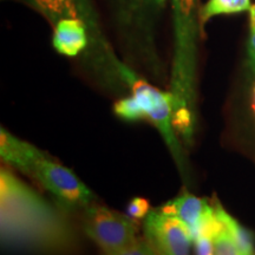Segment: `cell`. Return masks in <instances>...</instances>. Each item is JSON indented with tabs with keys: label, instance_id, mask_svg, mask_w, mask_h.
Masks as SVG:
<instances>
[{
	"label": "cell",
	"instance_id": "cell-14",
	"mask_svg": "<svg viewBox=\"0 0 255 255\" xmlns=\"http://www.w3.org/2000/svg\"><path fill=\"white\" fill-rule=\"evenodd\" d=\"M103 255H158L156 251L146 240H141L137 238L135 241L128 246L121 248L119 251L110 252V253H103Z\"/></svg>",
	"mask_w": 255,
	"mask_h": 255
},
{
	"label": "cell",
	"instance_id": "cell-17",
	"mask_svg": "<svg viewBox=\"0 0 255 255\" xmlns=\"http://www.w3.org/2000/svg\"><path fill=\"white\" fill-rule=\"evenodd\" d=\"M248 52H250L251 65L255 71V30H252V32H251L250 45H248Z\"/></svg>",
	"mask_w": 255,
	"mask_h": 255
},
{
	"label": "cell",
	"instance_id": "cell-20",
	"mask_svg": "<svg viewBox=\"0 0 255 255\" xmlns=\"http://www.w3.org/2000/svg\"><path fill=\"white\" fill-rule=\"evenodd\" d=\"M254 110H255V88H254V105H253Z\"/></svg>",
	"mask_w": 255,
	"mask_h": 255
},
{
	"label": "cell",
	"instance_id": "cell-12",
	"mask_svg": "<svg viewBox=\"0 0 255 255\" xmlns=\"http://www.w3.org/2000/svg\"><path fill=\"white\" fill-rule=\"evenodd\" d=\"M251 0H209L201 9V23H205L210 17L219 14H232L248 11Z\"/></svg>",
	"mask_w": 255,
	"mask_h": 255
},
{
	"label": "cell",
	"instance_id": "cell-10",
	"mask_svg": "<svg viewBox=\"0 0 255 255\" xmlns=\"http://www.w3.org/2000/svg\"><path fill=\"white\" fill-rule=\"evenodd\" d=\"M57 24L62 19H82L91 21L90 0H25Z\"/></svg>",
	"mask_w": 255,
	"mask_h": 255
},
{
	"label": "cell",
	"instance_id": "cell-19",
	"mask_svg": "<svg viewBox=\"0 0 255 255\" xmlns=\"http://www.w3.org/2000/svg\"><path fill=\"white\" fill-rule=\"evenodd\" d=\"M250 12H251V28L252 30H255V5L251 6Z\"/></svg>",
	"mask_w": 255,
	"mask_h": 255
},
{
	"label": "cell",
	"instance_id": "cell-13",
	"mask_svg": "<svg viewBox=\"0 0 255 255\" xmlns=\"http://www.w3.org/2000/svg\"><path fill=\"white\" fill-rule=\"evenodd\" d=\"M213 241H214V255H241L237 244L223 225L213 235Z\"/></svg>",
	"mask_w": 255,
	"mask_h": 255
},
{
	"label": "cell",
	"instance_id": "cell-5",
	"mask_svg": "<svg viewBox=\"0 0 255 255\" xmlns=\"http://www.w3.org/2000/svg\"><path fill=\"white\" fill-rule=\"evenodd\" d=\"M30 175L68 208H87L91 205L92 191L70 169L49 156L38 162Z\"/></svg>",
	"mask_w": 255,
	"mask_h": 255
},
{
	"label": "cell",
	"instance_id": "cell-16",
	"mask_svg": "<svg viewBox=\"0 0 255 255\" xmlns=\"http://www.w3.org/2000/svg\"><path fill=\"white\" fill-rule=\"evenodd\" d=\"M212 233H202L194 239L195 255H214V241Z\"/></svg>",
	"mask_w": 255,
	"mask_h": 255
},
{
	"label": "cell",
	"instance_id": "cell-7",
	"mask_svg": "<svg viewBox=\"0 0 255 255\" xmlns=\"http://www.w3.org/2000/svg\"><path fill=\"white\" fill-rule=\"evenodd\" d=\"M159 209L184 223L189 229L193 241L218 220L214 206L207 200L191 195L187 191L168 201Z\"/></svg>",
	"mask_w": 255,
	"mask_h": 255
},
{
	"label": "cell",
	"instance_id": "cell-3",
	"mask_svg": "<svg viewBox=\"0 0 255 255\" xmlns=\"http://www.w3.org/2000/svg\"><path fill=\"white\" fill-rule=\"evenodd\" d=\"M175 20V64L173 87L176 100L175 113L187 109L194 75L196 0H171Z\"/></svg>",
	"mask_w": 255,
	"mask_h": 255
},
{
	"label": "cell",
	"instance_id": "cell-9",
	"mask_svg": "<svg viewBox=\"0 0 255 255\" xmlns=\"http://www.w3.org/2000/svg\"><path fill=\"white\" fill-rule=\"evenodd\" d=\"M53 47L64 56L75 57L88 44L87 26L82 19H62L55 25Z\"/></svg>",
	"mask_w": 255,
	"mask_h": 255
},
{
	"label": "cell",
	"instance_id": "cell-15",
	"mask_svg": "<svg viewBox=\"0 0 255 255\" xmlns=\"http://www.w3.org/2000/svg\"><path fill=\"white\" fill-rule=\"evenodd\" d=\"M149 212H150V206H149L148 200L142 199V197L132 199L127 208V214L133 220L144 219Z\"/></svg>",
	"mask_w": 255,
	"mask_h": 255
},
{
	"label": "cell",
	"instance_id": "cell-18",
	"mask_svg": "<svg viewBox=\"0 0 255 255\" xmlns=\"http://www.w3.org/2000/svg\"><path fill=\"white\" fill-rule=\"evenodd\" d=\"M136 1L142 2L144 5L149 6H155V7H162L164 5L165 0H136Z\"/></svg>",
	"mask_w": 255,
	"mask_h": 255
},
{
	"label": "cell",
	"instance_id": "cell-2",
	"mask_svg": "<svg viewBox=\"0 0 255 255\" xmlns=\"http://www.w3.org/2000/svg\"><path fill=\"white\" fill-rule=\"evenodd\" d=\"M121 71L123 77L131 85L132 95L115 103V114L126 121L148 120L154 124L164 138L171 154L177 159L178 165H182L183 154L174 129V113L176 105L175 96L157 90L149 83L137 78L126 68L121 66Z\"/></svg>",
	"mask_w": 255,
	"mask_h": 255
},
{
	"label": "cell",
	"instance_id": "cell-8",
	"mask_svg": "<svg viewBox=\"0 0 255 255\" xmlns=\"http://www.w3.org/2000/svg\"><path fill=\"white\" fill-rule=\"evenodd\" d=\"M0 156L6 163L13 165L28 175L38 162L47 157L45 152L37 146L21 141L4 128L0 129Z\"/></svg>",
	"mask_w": 255,
	"mask_h": 255
},
{
	"label": "cell",
	"instance_id": "cell-11",
	"mask_svg": "<svg viewBox=\"0 0 255 255\" xmlns=\"http://www.w3.org/2000/svg\"><path fill=\"white\" fill-rule=\"evenodd\" d=\"M214 209L216 216L222 225L227 229L231 237L233 238L235 244L240 251L241 255H253L254 252V237L253 233L241 226L237 220L231 216L223 209V207L216 201L214 203Z\"/></svg>",
	"mask_w": 255,
	"mask_h": 255
},
{
	"label": "cell",
	"instance_id": "cell-4",
	"mask_svg": "<svg viewBox=\"0 0 255 255\" xmlns=\"http://www.w3.org/2000/svg\"><path fill=\"white\" fill-rule=\"evenodd\" d=\"M83 231L103 253L119 251L137 239L135 220L98 205L85 208Z\"/></svg>",
	"mask_w": 255,
	"mask_h": 255
},
{
	"label": "cell",
	"instance_id": "cell-6",
	"mask_svg": "<svg viewBox=\"0 0 255 255\" xmlns=\"http://www.w3.org/2000/svg\"><path fill=\"white\" fill-rule=\"evenodd\" d=\"M146 242L158 255H190L194 244L189 229L174 216L154 209L143 221Z\"/></svg>",
	"mask_w": 255,
	"mask_h": 255
},
{
	"label": "cell",
	"instance_id": "cell-1",
	"mask_svg": "<svg viewBox=\"0 0 255 255\" xmlns=\"http://www.w3.org/2000/svg\"><path fill=\"white\" fill-rule=\"evenodd\" d=\"M0 233L2 246L25 250L62 251L75 242V231L62 210L4 168L0 173Z\"/></svg>",
	"mask_w": 255,
	"mask_h": 255
}]
</instances>
